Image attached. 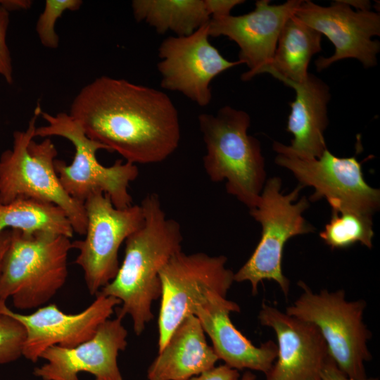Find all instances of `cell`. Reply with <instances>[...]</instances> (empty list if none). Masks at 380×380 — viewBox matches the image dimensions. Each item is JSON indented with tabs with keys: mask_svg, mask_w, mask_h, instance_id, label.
<instances>
[{
	"mask_svg": "<svg viewBox=\"0 0 380 380\" xmlns=\"http://www.w3.org/2000/svg\"><path fill=\"white\" fill-rule=\"evenodd\" d=\"M69 114L87 137L136 164L163 162L177 148V110L164 92L124 79L101 76L74 98Z\"/></svg>",
	"mask_w": 380,
	"mask_h": 380,
	"instance_id": "obj_1",
	"label": "cell"
},
{
	"mask_svg": "<svg viewBox=\"0 0 380 380\" xmlns=\"http://www.w3.org/2000/svg\"><path fill=\"white\" fill-rule=\"evenodd\" d=\"M140 205L143 224L125 240L124 259L115 277L98 293L120 301L118 315L131 317L137 336L153 319L152 304L161 295L160 272L182 251L183 241L179 223L166 216L157 194H147Z\"/></svg>",
	"mask_w": 380,
	"mask_h": 380,
	"instance_id": "obj_2",
	"label": "cell"
},
{
	"mask_svg": "<svg viewBox=\"0 0 380 380\" xmlns=\"http://www.w3.org/2000/svg\"><path fill=\"white\" fill-rule=\"evenodd\" d=\"M198 124L208 177L214 182L226 180L227 192L249 210L253 208L265 184L266 171L260 143L248 134L249 115L225 106L216 114H200Z\"/></svg>",
	"mask_w": 380,
	"mask_h": 380,
	"instance_id": "obj_3",
	"label": "cell"
},
{
	"mask_svg": "<svg viewBox=\"0 0 380 380\" xmlns=\"http://www.w3.org/2000/svg\"><path fill=\"white\" fill-rule=\"evenodd\" d=\"M42 111L37 105L26 129L13 132L12 148L0 157V202L30 198L52 203L64 211L74 232L84 236V203L68 195L60 182L54 165L58 155L55 144L49 137L40 142L34 139Z\"/></svg>",
	"mask_w": 380,
	"mask_h": 380,
	"instance_id": "obj_4",
	"label": "cell"
},
{
	"mask_svg": "<svg viewBox=\"0 0 380 380\" xmlns=\"http://www.w3.org/2000/svg\"><path fill=\"white\" fill-rule=\"evenodd\" d=\"M71 249L64 236L12 230L0 267V301L11 298L20 310L44 306L66 282Z\"/></svg>",
	"mask_w": 380,
	"mask_h": 380,
	"instance_id": "obj_5",
	"label": "cell"
},
{
	"mask_svg": "<svg viewBox=\"0 0 380 380\" xmlns=\"http://www.w3.org/2000/svg\"><path fill=\"white\" fill-rule=\"evenodd\" d=\"M40 115L46 124L36 127L35 137H61L70 141L75 148L70 165L62 160L56 159L54 162L60 182L68 195L84 203L90 194L101 191L117 208L132 205L129 186L139 175L136 164L117 160L110 166L101 165L96 152L109 151L108 148L87 137L80 124L69 113L51 115L42 111Z\"/></svg>",
	"mask_w": 380,
	"mask_h": 380,
	"instance_id": "obj_6",
	"label": "cell"
},
{
	"mask_svg": "<svg viewBox=\"0 0 380 380\" xmlns=\"http://www.w3.org/2000/svg\"><path fill=\"white\" fill-rule=\"evenodd\" d=\"M303 187L298 186L290 193L281 191V180L273 177L266 180L256 205L250 215L261 224L260 239L252 255L234 273V281H248L253 295L263 280H273L288 296L290 281L282 272V257L286 242L292 237L315 231L303 213L310 207L305 196L298 200Z\"/></svg>",
	"mask_w": 380,
	"mask_h": 380,
	"instance_id": "obj_7",
	"label": "cell"
},
{
	"mask_svg": "<svg viewBox=\"0 0 380 380\" xmlns=\"http://www.w3.org/2000/svg\"><path fill=\"white\" fill-rule=\"evenodd\" d=\"M298 285L302 293L285 312L318 329L332 360L346 376L367 378L365 364L372 357L367 346L372 333L363 321L366 301L347 300L343 289L314 292L303 281Z\"/></svg>",
	"mask_w": 380,
	"mask_h": 380,
	"instance_id": "obj_8",
	"label": "cell"
},
{
	"mask_svg": "<svg viewBox=\"0 0 380 380\" xmlns=\"http://www.w3.org/2000/svg\"><path fill=\"white\" fill-rule=\"evenodd\" d=\"M224 255L205 253L175 254L163 266L160 306L158 320V352L166 345L178 325L211 293L227 297L234 273L226 267Z\"/></svg>",
	"mask_w": 380,
	"mask_h": 380,
	"instance_id": "obj_9",
	"label": "cell"
},
{
	"mask_svg": "<svg viewBox=\"0 0 380 380\" xmlns=\"http://www.w3.org/2000/svg\"><path fill=\"white\" fill-rule=\"evenodd\" d=\"M84 206L85 237L72 241V249L78 251L75 262L83 270L89 293L96 296L115 277L120 267V247L143 224L144 214L140 205L115 208L101 191L90 194Z\"/></svg>",
	"mask_w": 380,
	"mask_h": 380,
	"instance_id": "obj_10",
	"label": "cell"
},
{
	"mask_svg": "<svg viewBox=\"0 0 380 380\" xmlns=\"http://www.w3.org/2000/svg\"><path fill=\"white\" fill-rule=\"evenodd\" d=\"M273 149L276 164L291 171L303 187L314 189L310 201L325 198L331 210H351L371 216L379 210L380 190L365 182L355 156L340 158L326 148L319 158L303 159L278 141Z\"/></svg>",
	"mask_w": 380,
	"mask_h": 380,
	"instance_id": "obj_11",
	"label": "cell"
},
{
	"mask_svg": "<svg viewBox=\"0 0 380 380\" xmlns=\"http://www.w3.org/2000/svg\"><path fill=\"white\" fill-rule=\"evenodd\" d=\"M208 24L187 36H170L158 48L160 86L179 91L200 106L212 99V80L224 71L243 64L222 56L209 41Z\"/></svg>",
	"mask_w": 380,
	"mask_h": 380,
	"instance_id": "obj_12",
	"label": "cell"
},
{
	"mask_svg": "<svg viewBox=\"0 0 380 380\" xmlns=\"http://www.w3.org/2000/svg\"><path fill=\"white\" fill-rule=\"evenodd\" d=\"M294 15L325 35L335 48L332 56H321L315 61L317 71L346 58L357 59L365 68L377 64L380 43L372 38L380 35L379 13L355 11L343 1H333L329 6L303 1Z\"/></svg>",
	"mask_w": 380,
	"mask_h": 380,
	"instance_id": "obj_13",
	"label": "cell"
},
{
	"mask_svg": "<svg viewBox=\"0 0 380 380\" xmlns=\"http://www.w3.org/2000/svg\"><path fill=\"white\" fill-rule=\"evenodd\" d=\"M120 304L114 297L97 293L95 300L78 313H65L56 305L50 304L25 315L13 312L3 301H0V313L22 324L25 331L23 356L36 362L51 346L70 348L90 338Z\"/></svg>",
	"mask_w": 380,
	"mask_h": 380,
	"instance_id": "obj_14",
	"label": "cell"
},
{
	"mask_svg": "<svg viewBox=\"0 0 380 380\" xmlns=\"http://www.w3.org/2000/svg\"><path fill=\"white\" fill-rule=\"evenodd\" d=\"M270 2L258 0L254 10L248 13L211 17L208 22L210 37H227L239 47V61L248 68L241 75L243 81L265 73L273 58L284 25L295 14L303 0H288L277 5Z\"/></svg>",
	"mask_w": 380,
	"mask_h": 380,
	"instance_id": "obj_15",
	"label": "cell"
},
{
	"mask_svg": "<svg viewBox=\"0 0 380 380\" xmlns=\"http://www.w3.org/2000/svg\"><path fill=\"white\" fill-rule=\"evenodd\" d=\"M261 325L271 328L277 340V356L265 380H322L331 358L318 329L263 303L258 314Z\"/></svg>",
	"mask_w": 380,
	"mask_h": 380,
	"instance_id": "obj_16",
	"label": "cell"
},
{
	"mask_svg": "<svg viewBox=\"0 0 380 380\" xmlns=\"http://www.w3.org/2000/svg\"><path fill=\"white\" fill-rule=\"evenodd\" d=\"M118 315L108 319L88 340L70 348L53 346L40 359L46 362L35 367L33 374L42 380H80V372H88L95 380H123L118 356L125 349L127 331Z\"/></svg>",
	"mask_w": 380,
	"mask_h": 380,
	"instance_id": "obj_17",
	"label": "cell"
},
{
	"mask_svg": "<svg viewBox=\"0 0 380 380\" xmlns=\"http://www.w3.org/2000/svg\"><path fill=\"white\" fill-rule=\"evenodd\" d=\"M235 302L211 293L193 312L213 343L219 360L236 369H247L266 374L277 356V343L269 340L255 346L233 324L229 315L240 312Z\"/></svg>",
	"mask_w": 380,
	"mask_h": 380,
	"instance_id": "obj_18",
	"label": "cell"
},
{
	"mask_svg": "<svg viewBox=\"0 0 380 380\" xmlns=\"http://www.w3.org/2000/svg\"><path fill=\"white\" fill-rule=\"evenodd\" d=\"M284 83L296 91L295 100L290 103L286 125V131L293 139L287 147L300 158H319L327 148L324 132L329 122V87L310 73L302 82Z\"/></svg>",
	"mask_w": 380,
	"mask_h": 380,
	"instance_id": "obj_19",
	"label": "cell"
},
{
	"mask_svg": "<svg viewBox=\"0 0 380 380\" xmlns=\"http://www.w3.org/2000/svg\"><path fill=\"white\" fill-rule=\"evenodd\" d=\"M198 319L187 316L175 329L148 367V380H189L208 371L218 360Z\"/></svg>",
	"mask_w": 380,
	"mask_h": 380,
	"instance_id": "obj_20",
	"label": "cell"
},
{
	"mask_svg": "<svg viewBox=\"0 0 380 380\" xmlns=\"http://www.w3.org/2000/svg\"><path fill=\"white\" fill-rule=\"evenodd\" d=\"M322 35L295 15L280 32L273 58L265 72L281 81L302 82L308 77L312 56L322 50Z\"/></svg>",
	"mask_w": 380,
	"mask_h": 380,
	"instance_id": "obj_21",
	"label": "cell"
},
{
	"mask_svg": "<svg viewBox=\"0 0 380 380\" xmlns=\"http://www.w3.org/2000/svg\"><path fill=\"white\" fill-rule=\"evenodd\" d=\"M132 9L138 22L160 34L172 31L177 36L192 34L211 18L205 0H134Z\"/></svg>",
	"mask_w": 380,
	"mask_h": 380,
	"instance_id": "obj_22",
	"label": "cell"
},
{
	"mask_svg": "<svg viewBox=\"0 0 380 380\" xmlns=\"http://www.w3.org/2000/svg\"><path fill=\"white\" fill-rule=\"evenodd\" d=\"M11 229L26 234L39 232L71 239L74 231L64 211L49 203L18 198L8 203L0 202V233Z\"/></svg>",
	"mask_w": 380,
	"mask_h": 380,
	"instance_id": "obj_23",
	"label": "cell"
},
{
	"mask_svg": "<svg viewBox=\"0 0 380 380\" xmlns=\"http://www.w3.org/2000/svg\"><path fill=\"white\" fill-rule=\"evenodd\" d=\"M372 216L351 210H331L329 222L319 237L331 249H343L360 243L371 249L374 235Z\"/></svg>",
	"mask_w": 380,
	"mask_h": 380,
	"instance_id": "obj_24",
	"label": "cell"
},
{
	"mask_svg": "<svg viewBox=\"0 0 380 380\" xmlns=\"http://www.w3.org/2000/svg\"><path fill=\"white\" fill-rule=\"evenodd\" d=\"M82 5L81 0H46L43 11L36 23V32L41 44L47 49L58 47L59 37L56 23L66 11H77Z\"/></svg>",
	"mask_w": 380,
	"mask_h": 380,
	"instance_id": "obj_25",
	"label": "cell"
},
{
	"mask_svg": "<svg viewBox=\"0 0 380 380\" xmlns=\"http://www.w3.org/2000/svg\"><path fill=\"white\" fill-rule=\"evenodd\" d=\"M25 331L15 318L0 313V365L10 363L23 356Z\"/></svg>",
	"mask_w": 380,
	"mask_h": 380,
	"instance_id": "obj_26",
	"label": "cell"
},
{
	"mask_svg": "<svg viewBox=\"0 0 380 380\" xmlns=\"http://www.w3.org/2000/svg\"><path fill=\"white\" fill-rule=\"evenodd\" d=\"M25 6L23 0H4V3L0 4V75L3 76L8 84L13 82L11 57L6 40L9 24V11L24 9Z\"/></svg>",
	"mask_w": 380,
	"mask_h": 380,
	"instance_id": "obj_27",
	"label": "cell"
},
{
	"mask_svg": "<svg viewBox=\"0 0 380 380\" xmlns=\"http://www.w3.org/2000/svg\"><path fill=\"white\" fill-rule=\"evenodd\" d=\"M239 371L222 365L191 378L189 380H239Z\"/></svg>",
	"mask_w": 380,
	"mask_h": 380,
	"instance_id": "obj_28",
	"label": "cell"
},
{
	"mask_svg": "<svg viewBox=\"0 0 380 380\" xmlns=\"http://www.w3.org/2000/svg\"><path fill=\"white\" fill-rule=\"evenodd\" d=\"M243 2L242 0H205L211 17L230 15L234 7Z\"/></svg>",
	"mask_w": 380,
	"mask_h": 380,
	"instance_id": "obj_29",
	"label": "cell"
},
{
	"mask_svg": "<svg viewBox=\"0 0 380 380\" xmlns=\"http://www.w3.org/2000/svg\"><path fill=\"white\" fill-rule=\"evenodd\" d=\"M322 380H379L378 378L354 379L346 376L336 366L332 358L329 360L322 373Z\"/></svg>",
	"mask_w": 380,
	"mask_h": 380,
	"instance_id": "obj_30",
	"label": "cell"
},
{
	"mask_svg": "<svg viewBox=\"0 0 380 380\" xmlns=\"http://www.w3.org/2000/svg\"><path fill=\"white\" fill-rule=\"evenodd\" d=\"M11 234V229H7L0 233V267L4 255L9 246Z\"/></svg>",
	"mask_w": 380,
	"mask_h": 380,
	"instance_id": "obj_31",
	"label": "cell"
},
{
	"mask_svg": "<svg viewBox=\"0 0 380 380\" xmlns=\"http://www.w3.org/2000/svg\"><path fill=\"white\" fill-rule=\"evenodd\" d=\"M345 4L351 8H355L356 11H371V3L367 0H342Z\"/></svg>",
	"mask_w": 380,
	"mask_h": 380,
	"instance_id": "obj_32",
	"label": "cell"
},
{
	"mask_svg": "<svg viewBox=\"0 0 380 380\" xmlns=\"http://www.w3.org/2000/svg\"><path fill=\"white\" fill-rule=\"evenodd\" d=\"M239 380H256V376L250 370L245 372Z\"/></svg>",
	"mask_w": 380,
	"mask_h": 380,
	"instance_id": "obj_33",
	"label": "cell"
},
{
	"mask_svg": "<svg viewBox=\"0 0 380 380\" xmlns=\"http://www.w3.org/2000/svg\"><path fill=\"white\" fill-rule=\"evenodd\" d=\"M4 0H0V4L4 3Z\"/></svg>",
	"mask_w": 380,
	"mask_h": 380,
	"instance_id": "obj_34",
	"label": "cell"
}]
</instances>
